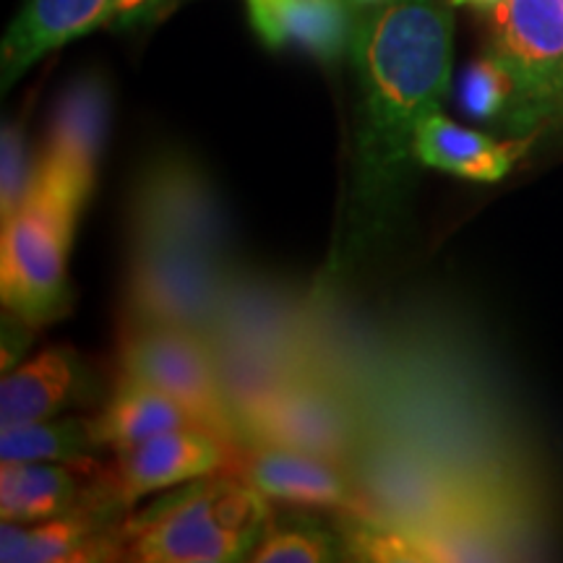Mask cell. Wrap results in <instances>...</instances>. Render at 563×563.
Masks as SVG:
<instances>
[{
	"mask_svg": "<svg viewBox=\"0 0 563 563\" xmlns=\"http://www.w3.org/2000/svg\"><path fill=\"white\" fill-rule=\"evenodd\" d=\"M361 87L344 262L378 249L410 199L415 133L452 79L454 19L441 0H386L357 16L350 47Z\"/></svg>",
	"mask_w": 563,
	"mask_h": 563,
	"instance_id": "1",
	"label": "cell"
},
{
	"mask_svg": "<svg viewBox=\"0 0 563 563\" xmlns=\"http://www.w3.org/2000/svg\"><path fill=\"white\" fill-rule=\"evenodd\" d=\"M272 522L269 498L224 470L196 477L123 522V559L141 563L245 561Z\"/></svg>",
	"mask_w": 563,
	"mask_h": 563,
	"instance_id": "2",
	"label": "cell"
},
{
	"mask_svg": "<svg viewBox=\"0 0 563 563\" xmlns=\"http://www.w3.org/2000/svg\"><path fill=\"white\" fill-rule=\"evenodd\" d=\"M81 207L32 183L16 214L3 222L0 238V295L5 311L32 327H45L70 313L68 253Z\"/></svg>",
	"mask_w": 563,
	"mask_h": 563,
	"instance_id": "3",
	"label": "cell"
},
{
	"mask_svg": "<svg viewBox=\"0 0 563 563\" xmlns=\"http://www.w3.org/2000/svg\"><path fill=\"white\" fill-rule=\"evenodd\" d=\"M488 53L514 79L506 125L532 139L563 121V0H501L488 11Z\"/></svg>",
	"mask_w": 563,
	"mask_h": 563,
	"instance_id": "4",
	"label": "cell"
},
{
	"mask_svg": "<svg viewBox=\"0 0 563 563\" xmlns=\"http://www.w3.org/2000/svg\"><path fill=\"white\" fill-rule=\"evenodd\" d=\"M121 373L157 386L194 415L203 431L230 449L243 443L235 410L224 391L209 336L194 329L157 321H123Z\"/></svg>",
	"mask_w": 563,
	"mask_h": 563,
	"instance_id": "5",
	"label": "cell"
},
{
	"mask_svg": "<svg viewBox=\"0 0 563 563\" xmlns=\"http://www.w3.org/2000/svg\"><path fill=\"white\" fill-rule=\"evenodd\" d=\"M243 441L269 443L319 460L350 464L361 452V418L323 373L300 371L238 415Z\"/></svg>",
	"mask_w": 563,
	"mask_h": 563,
	"instance_id": "6",
	"label": "cell"
},
{
	"mask_svg": "<svg viewBox=\"0 0 563 563\" xmlns=\"http://www.w3.org/2000/svg\"><path fill=\"white\" fill-rule=\"evenodd\" d=\"M131 251L125 321L175 323L209 336L228 298V262L162 243H136Z\"/></svg>",
	"mask_w": 563,
	"mask_h": 563,
	"instance_id": "7",
	"label": "cell"
},
{
	"mask_svg": "<svg viewBox=\"0 0 563 563\" xmlns=\"http://www.w3.org/2000/svg\"><path fill=\"white\" fill-rule=\"evenodd\" d=\"M180 245L228 262V222L199 167L159 157L141 175L131 201V245Z\"/></svg>",
	"mask_w": 563,
	"mask_h": 563,
	"instance_id": "8",
	"label": "cell"
},
{
	"mask_svg": "<svg viewBox=\"0 0 563 563\" xmlns=\"http://www.w3.org/2000/svg\"><path fill=\"white\" fill-rule=\"evenodd\" d=\"M112 95L104 76L87 70L53 104L34 180L87 207L110 131Z\"/></svg>",
	"mask_w": 563,
	"mask_h": 563,
	"instance_id": "9",
	"label": "cell"
},
{
	"mask_svg": "<svg viewBox=\"0 0 563 563\" xmlns=\"http://www.w3.org/2000/svg\"><path fill=\"white\" fill-rule=\"evenodd\" d=\"M129 509L118 477L112 475L95 501L34 525L3 522L0 561L3 563H81L123 559L121 517Z\"/></svg>",
	"mask_w": 563,
	"mask_h": 563,
	"instance_id": "10",
	"label": "cell"
},
{
	"mask_svg": "<svg viewBox=\"0 0 563 563\" xmlns=\"http://www.w3.org/2000/svg\"><path fill=\"white\" fill-rule=\"evenodd\" d=\"M224 470L243 477L269 501L365 517L363 496L352 473H344V464L269 443L243 441L230 449V462Z\"/></svg>",
	"mask_w": 563,
	"mask_h": 563,
	"instance_id": "11",
	"label": "cell"
},
{
	"mask_svg": "<svg viewBox=\"0 0 563 563\" xmlns=\"http://www.w3.org/2000/svg\"><path fill=\"white\" fill-rule=\"evenodd\" d=\"M102 397L95 368L70 347H47L32 361L3 373L0 384V428L60 418L74 407Z\"/></svg>",
	"mask_w": 563,
	"mask_h": 563,
	"instance_id": "12",
	"label": "cell"
},
{
	"mask_svg": "<svg viewBox=\"0 0 563 563\" xmlns=\"http://www.w3.org/2000/svg\"><path fill=\"white\" fill-rule=\"evenodd\" d=\"M230 446L203 428H178L136 443L118 454V488L125 504L133 506L141 496L191 483L196 477L228 467Z\"/></svg>",
	"mask_w": 563,
	"mask_h": 563,
	"instance_id": "13",
	"label": "cell"
},
{
	"mask_svg": "<svg viewBox=\"0 0 563 563\" xmlns=\"http://www.w3.org/2000/svg\"><path fill=\"white\" fill-rule=\"evenodd\" d=\"M256 37L269 51H302L334 63L350 53L357 26L352 0H245Z\"/></svg>",
	"mask_w": 563,
	"mask_h": 563,
	"instance_id": "14",
	"label": "cell"
},
{
	"mask_svg": "<svg viewBox=\"0 0 563 563\" xmlns=\"http://www.w3.org/2000/svg\"><path fill=\"white\" fill-rule=\"evenodd\" d=\"M115 0H26L5 32L0 87L9 91L47 53L84 34L112 26Z\"/></svg>",
	"mask_w": 563,
	"mask_h": 563,
	"instance_id": "15",
	"label": "cell"
},
{
	"mask_svg": "<svg viewBox=\"0 0 563 563\" xmlns=\"http://www.w3.org/2000/svg\"><path fill=\"white\" fill-rule=\"evenodd\" d=\"M527 144L530 139L519 136L496 141L481 131L449 121L441 115V110H435L422 118L415 133V159L418 165L452 173L464 180L496 183L522 157Z\"/></svg>",
	"mask_w": 563,
	"mask_h": 563,
	"instance_id": "16",
	"label": "cell"
},
{
	"mask_svg": "<svg viewBox=\"0 0 563 563\" xmlns=\"http://www.w3.org/2000/svg\"><path fill=\"white\" fill-rule=\"evenodd\" d=\"M110 477L87 485L58 462H3L0 464V519L34 525L76 511L108 488Z\"/></svg>",
	"mask_w": 563,
	"mask_h": 563,
	"instance_id": "17",
	"label": "cell"
},
{
	"mask_svg": "<svg viewBox=\"0 0 563 563\" xmlns=\"http://www.w3.org/2000/svg\"><path fill=\"white\" fill-rule=\"evenodd\" d=\"M91 420H95L97 439L115 454L129 452L131 446L152 435L178 431V428H201L194 415L175 402L170 394L129 373H118L108 405Z\"/></svg>",
	"mask_w": 563,
	"mask_h": 563,
	"instance_id": "18",
	"label": "cell"
},
{
	"mask_svg": "<svg viewBox=\"0 0 563 563\" xmlns=\"http://www.w3.org/2000/svg\"><path fill=\"white\" fill-rule=\"evenodd\" d=\"M104 446L91 418H51L0 431V462H58L91 467Z\"/></svg>",
	"mask_w": 563,
	"mask_h": 563,
	"instance_id": "19",
	"label": "cell"
},
{
	"mask_svg": "<svg viewBox=\"0 0 563 563\" xmlns=\"http://www.w3.org/2000/svg\"><path fill=\"white\" fill-rule=\"evenodd\" d=\"M347 555L342 534L329 532L327 527L308 517H290L287 522H269L258 540L251 561L258 563H321L340 561Z\"/></svg>",
	"mask_w": 563,
	"mask_h": 563,
	"instance_id": "20",
	"label": "cell"
},
{
	"mask_svg": "<svg viewBox=\"0 0 563 563\" xmlns=\"http://www.w3.org/2000/svg\"><path fill=\"white\" fill-rule=\"evenodd\" d=\"M514 79L506 66L490 53L470 63L462 70L460 84H456V97H460L462 110L477 121H493V118H506L514 102Z\"/></svg>",
	"mask_w": 563,
	"mask_h": 563,
	"instance_id": "21",
	"label": "cell"
},
{
	"mask_svg": "<svg viewBox=\"0 0 563 563\" xmlns=\"http://www.w3.org/2000/svg\"><path fill=\"white\" fill-rule=\"evenodd\" d=\"M37 162L21 123H5L0 139V220H11L32 191Z\"/></svg>",
	"mask_w": 563,
	"mask_h": 563,
	"instance_id": "22",
	"label": "cell"
},
{
	"mask_svg": "<svg viewBox=\"0 0 563 563\" xmlns=\"http://www.w3.org/2000/svg\"><path fill=\"white\" fill-rule=\"evenodd\" d=\"M32 323L24 321L21 316L5 311L3 313V373H9L21 365V355L30 347L34 334Z\"/></svg>",
	"mask_w": 563,
	"mask_h": 563,
	"instance_id": "23",
	"label": "cell"
},
{
	"mask_svg": "<svg viewBox=\"0 0 563 563\" xmlns=\"http://www.w3.org/2000/svg\"><path fill=\"white\" fill-rule=\"evenodd\" d=\"M175 0H115V21L112 26H136L144 21H154L162 11H167Z\"/></svg>",
	"mask_w": 563,
	"mask_h": 563,
	"instance_id": "24",
	"label": "cell"
},
{
	"mask_svg": "<svg viewBox=\"0 0 563 563\" xmlns=\"http://www.w3.org/2000/svg\"><path fill=\"white\" fill-rule=\"evenodd\" d=\"M452 5H473V9H481V11H490L493 5H498L501 0H449Z\"/></svg>",
	"mask_w": 563,
	"mask_h": 563,
	"instance_id": "25",
	"label": "cell"
},
{
	"mask_svg": "<svg viewBox=\"0 0 563 563\" xmlns=\"http://www.w3.org/2000/svg\"><path fill=\"white\" fill-rule=\"evenodd\" d=\"M352 3H355V5H357V9H371V5L386 3V0H352Z\"/></svg>",
	"mask_w": 563,
	"mask_h": 563,
	"instance_id": "26",
	"label": "cell"
}]
</instances>
